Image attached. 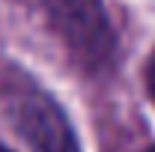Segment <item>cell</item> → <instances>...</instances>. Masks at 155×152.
<instances>
[{
	"instance_id": "2",
	"label": "cell",
	"mask_w": 155,
	"mask_h": 152,
	"mask_svg": "<svg viewBox=\"0 0 155 152\" xmlns=\"http://www.w3.org/2000/svg\"><path fill=\"white\" fill-rule=\"evenodd\" d=\"M18 125L36 152H81L75 131L54 98L30 90L18 101Z\"/></svg>"
},
{
	"instance_id": "5",
	"label": "cell",
	"mask_w": 155,
	"mask_h": 152,
	"mask_svg": "<svg viewBox=\"0 0 155 152\" xmlns=\"http://www.w3.org/2000/svg\"><path fill=\"white\" fill-rule=\"evenodd\" d=\"M146 152H155V146H152V149H146Z\"/></svg>"
},
{
	"instance_id": "4",
	"label": "cell",
	"mask_w": 155,
	"mask_h": 152,
	"mask_svg": "<svg viewBox=\"0 0 155 152\" xmlns=\"http://www.w3.org/2000/svg\"><path fill=\"white\" fill-rule=\"evenodd\" d=\"M0 152H12V149H6V146H3V143H0Z\"/></svg>"
},
{
	"instance_id": "1",
	"label": "cell",
	"mask_w": 155,
	"mask_h": 152,
	"mask_svg": "<svg viewBox=\"0 0 155 152\" xmlns=\"http://www.w3.org/2000/svg\"><path fill=\"white\" fill-rule=\"evenodd\" d=\"M63 42L87 66H101L114 54V30L98 0H45Z\"/></svg>"
},
{
	"instance_id": "3",
	"label": "cell",
	"mask_w": 155,
	"mask_h": 152,
	"mask_svg": "<svg viewBox=\"0 0 155 152\" xmlns=\"http://www.w3.org/2000/svg\"><path fill=\"white\" fill-rule=\"evenodd\" d=\"M149 90H152V98H155V57L149 63Z\"/></svg>"
}]
</instances>
